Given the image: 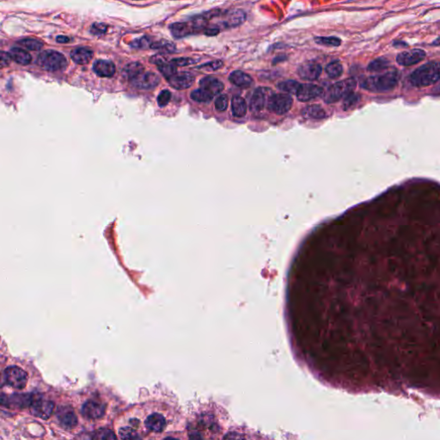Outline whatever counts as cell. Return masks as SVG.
Wrapping results in <instances>:
<instances>
[{"label": "cell", "instance_id": "obj_20", "mask_svg": "<svg viewBox=\"0 0 440 440\" xmlns=\"http://www.w3.org/2000/svg\"><path fill=\"white\" fill-rule=\"evenodd\" d=\"M145 425L150 431L160 433L165 430L166 420L165 417L160 414H152L147 417Z\"/></svg>", "mask_w": 440, "mask_h": 440}, {"label": "cell", "instance_id": "obj_31", "mask_svg": "<svg viewBox=\"0 0 440 440\" xmlns=\"http://www.w3.org/2000/svg\"><path fill=\"white\" fill-rule=\"evenodd\" d=\"M190 97L193 101L198 102V103H210L213 98V96L211 94L206 90H202V89L193 90L190 95Z\"/></svg>", "mask_w": 440, "mask_h": 440}, {"label": "cell", "instance_id": "obj_48", "mask_svg": "<svg viewBox=\"0 0 440 440\" xmlns=\"http://www.w3.org/2000/svg\"><path fill=\"white\" fill-rule=\"evenodd\" d=\"M8 396L3 393H0V405L5 406L7 405Z\"/></svg>", "mask_w": 440, "mask_h": 440}, {"label": "cell", "instance_id": "obj_43", "mask_svg": "<svg viewBox=\"0 0 440 440\" xmlns=\"http://www.w3.org/2000/svg\"><path fill=\"white\" fill-rule=\"evenodd\" d=\"M91 33L94 36H100L104 35L107 31V26L102 22H95L91 27Z\"/></svg>", "mask_w": 440, "mask_h": 440}, {"label": "cell", "instance_id": "obj_3", "mask_svg": "<svg viewBox=\"0 0 440 440\" xmlns=\"http://www.w3.org/2000/svg\"><path fill=\"white\" fill-rule=\"evenodd\" d=\"M440 79V63L430 61L419 66L409 76V81L414 87L424 88L433 85Z\"/></svg>", "mask_w": 440, "mask_h": 440}, {"label": "cell", "instance_id": "obj_26", "mask_svg": "<svg viewBox=\"0 0 440 440\" xmlns=\"http://www.w3.org/2000/svg\"><path fill=\"white\" fill-rule=\"evenodd\" d=\"M302 114H303V115H304L305 118L317 119V120H321V119H324L327 117V114H326L325 110H324L321 106L315 105V104L307 106V107H305L304 110H303Z\"/></svg>", "mask_w": 440, "mask_h": 440}, {"label": "cell", "instance_id": "obj_12", "mask_svg": "<svg viewBox=\"0 0 440 440\" xmlns=\"http://www.w3.org/2000/svg\"><path fill=\"white\" fill-rule=\"evenodd\" d=\"M323 94L324 90L320 86L314 84H300L296 92V96L299 102L305 103L322 97Z\"/></svg>", "mask_w": 440, "mask_h": 440}, {"label": "cell", "instance_id": "obj_23", "mask_svg": "<svg viewBox=\"0 0 440 440\" xmlns=\"http://www.w3.org/2000/svg\"><path fill=\"white\" fill-rule=\"evenodd\" d=\"M247 104L243 97L235 96L231 99L232 115L236 118H243L247 114Z\"/></svg>", "mask_w": 440, "mask_h": 440}, {"label": "cell", "instance_id": "obj_9", "mask_svg": "<svg viewBox=\"0 0 440 440\" xmlns=\"http://www.w3.org/2000/svg\"><path fill=\"white\" fill-rule=\"evenodd\" d=\"M160 78L158 74L151 72H140L133 79L129 80L134 87L141 90H151L156 88L160 83Z\"/></svg>", "mask_w": 440, "mask_h": 440}, {"label": "cell", "instance_id": "obj_24", "mask_svg": "<svg viewBox=\"0 0 440 440\" xmlns=\"http://www.w3.org/2000/svg\"><path fill=\"white\" fill-rule=\"evenodd\" d=\"M10 56L11 60H13L15 62L21 65H27L30 64V62L32 61V56L27 51L18 47L11 48L10 51Z\"/></svg>", "mask_w": 440, "mask_h": 440}, {"label": "cell", "instance_id": "obj_38", "mask_svg": "<svg viewBox=\"0 0 440 440\" xmlns=\"http://www.w3.org/2000/svg\"><path fill=\"white\" fill-rule=\"evenodd\" d=\"M151 43L152 42L150 41V38H148L147 36H144L142 38L134 40L131 44V46L135 48H139V49H147L148 47L150 48Z\"/></svg>", "mask_w": 440, "mask_h": 440}, {"label": "cell", "instance_id": "obj_22", "mask_svg": "<svg viewBox=\"0 0 440 440\" xmlns=\"http://www.w3.org/2000/svg\"><path fill=\"white\" fill-rule=\"evenodd\" d=\"M229 80L234 85L242 88H247L252 84L253 79L251 76L242 72V71H234L229 76Z\"/></svg>", "mask_w": 440, "mask_h": 440}, {"label": "cell", "instance_id": "obj_1", "mask_svg": "<svg viewBox=\"0 0 440 440\" xmlns=\"http://www.w3.org/2000/svg\"><path fill=\"white\" fill-rule=\"evenodd\" d=\"M397 190L323 218L287 266L283 316L308 359L433 353L440 327V208Z\"/></svg>", "mask_w": 440, "mask_h": 440}, {"label": "cell", "instance_id": "obj_28", "mask_svg": "<svg viewBox=\"0 0 440 440\" xmlns=\"http://www.w3.org/2000/svg\"><path fill=\"white\" fill-rule=\"evenodd\" d=\"M390 67V61L384 57H380L372 61L368 65L369 72H383Z\"/></svg>", "mask_w": 440, "mask_h": 440}, {"label": "cell", "instance_id": "obj_42", "mask_svg": "<svg viewBox=\"0 0 440 440\" xmlns=\"http://www.w3.org/2000/svg\"><path fill=\"white\" fill-rule=\"evenodd\" d=\"M194 63H195V61L191 58H177V59H173L171 61V64H174L175 67L176 66H187V65L193 64Z\"/></svg>", "mask_w": 440, "mask_h": 440}, {"label": "cell", "instance_id": "obj_18", "mask_svg": "<svg viewBox=\"0 0 440 440\" xmlns=\"http://www.w3.org/2000/svg\"><path fill=\"white\" fill-rule=\"evenodd\" d=\"M245 20L246 13L242 10L236 9L226 12L223 18V23L227 27H236L243 24Z\"/></svg>", "mask_w": 440, "mask_h": 440}, {"label": "cell", "instance_id": "obj_17", "mask_svg": "<svg viewBox=\"0 0 440 440\" xmlns=\"http://www.w3.org/2000/svg\"><path fill=\"white\" fill-rule=\"evenodd\" d=\"M201 89L208 91L211 94L213 97L218 94L222 92L225 89V84L219 79L211 76L205 77L200 81Z\"/></svg>", "mask_w": 440, "mask_h": 440}, {"label": "cell", "instance_id": "obj_36", "mask_svg": "<svg viewBox=\"0 0 440 440\" xmlns=\"http://www.w3.org/2000/svg\"><path fill=\"white\" fill-rule=\"evenodd\" d=\"M119 434L122 440H137L139 439L136 431L129 426H125L119 430Z\"/></svg>", "mask_w": 440, "mask_h": 440}, {"label": "cell", "instance_id": "obj_47", "mask_svg": "<svg viewBox=\"0 0 440 440\" xmlns=\"http://www.w3.org/2000/svg\"><path fill=\"white\" fill-rule=\"evenodd\" d=\"M219 33V29H208L205 31V34L207 36H213L218 35Z\"/></svg>", "mask_w": 440, "mask_h": 440}, {"label": "cell", "instance_id": "obj_19", "mask_svg": "<svg viewBox=\"0 0 440 440\" xmlns=\"http://www.w3.org/2000/svg\"><path fill=\"white\" fill-rule=\"evenodd\" d=\"M93 70L99 77L109 78L115 73V65L111 61L99 60L94 63Z\"/></svg>", "mask_w": 440, "mask_h": 440}, {"label": "cell", "instance_id": "obj_44", "mask_svg": "<svg viewBox=\"0 0 440 440\" xmlns=\"http://www.w3.org/2000/svg\"><path fill=\"white\" fill-rule=\"evenodd\" d=\"M11 58L10 54L4 51H0V69L4 68L11 64Z\"/></svg>", "mask_w": 440, "mask_h": 440}, {"label": "cell", "instance_id": "obj_37", "mask_svg": "<svg viewBox=\"0 0 440 440\" xmlns=\"http://www.w3.org/2000/svg\"><path fill=\"white\" fill-rule=\"evenodd\" d=\"M158 66L162 74L168 79L169 78H171L172 76L175 75V73H176V67L174 64H168L167 62H164V63H162L161 64H159Z\"/></svg>", "mask_w": 440, "mask_h": 440}, {"label": "cell", "instance_id": "obj_13", "mask_svg": "<svg viewBox=\"0 0 440 440\" xmlns=\"http://www.w3.org/2000/svg\"><path fill=\"white\" fill-rule=\"evenodd\" d=\"M426 55V52L419 48L403 51L397 56V62L402 66H410L425 60Z\"/></svg>", "mask_w": 440, "mask_h": 440}, {"label": "cell", "instance_id": "obj_33", "mask_svg": "<svg viewBox=\"0 0 440 440\" xmlns=\"http://www.w3.org/2000/svg\"><path fill=\"white\" fill-rule=\"evenodd\" d=\"M359 100H360V96L358 94L355 93V92L348 94L347 96L344 97V110L347 111L349 109H352L353 107H355L359 103Z\"/></svg>", "mask_w": 440, "mask_h": 440}, {"label": "cell", "instance_id": "obj_15", "mask_svg": "<svg viewBox=\"0 0 440 440\" xmlns=\"http://www.w3.org/2000/svg\"><path fill=\"white\" fill-rule=\"evenodd\" d=\"M105 405L96 401H86L82 407V415L88 419H100L105 414Z\"/></svg>", "mask_w": 440, "mask_h": 440}, {"label": "cell", "instance_id": "obj_27", "mask_svg": "<svg viewBox=\"0 0 440 440\" xmlns=\"http://www.w3.org/2000/svg\"><path fill=\"white\" fill-rule=\"evenodd\" d=\"M327 75L331 79H338L343 74V66L340 61H333L326 66Z\"/></svg>", "mask_w": 440, "mask_h": 440}, {"label": "cell", "instance_id": "obj_45", "mask_svg": "<svg viewBox=\"0 0 440 440\" xmlns=\"http://www.w3.org/2000/svg\"><path fill=\"white\" fill-rule=\"evenodd\" d=\"M223 440H247L245 439V437L243 435V434H241L239 433H236V432H230V433H228L227 434L225 435V437L223 438Z\"/></svg>", "mask_w": 440, "mask_h": 440}, {"label": "cell", "instance_id": "obj_25", "mask_svg": "<svg viewBox=\"0 0 440 440\" xmlns=\"http://www.w3.org/2000/svg\"><path fill=\"white\" fill-rule=\"evenodd\" d=\"M193 28L190 27L187 22H175L169 26V30L171 32L172 36L175 38H183L189 36L192 33Z\"/></svg>", "mask_w": 440, "mask_h": 440}, {"label": "cell", "instance_id": "obj_21", "mask_svg": "<svg viewBox=\"0 0 440 440\" xmlns=\"http://www.w3.org/2000/svg\"><path fill=\"white\" fill-rule=\"evenodd\" d=\"M71 58L77 64H88L93 58V52L88 47H79L72 51Z\"/></svg>", "mask_w": 440, "mask_h": 440}, {"label": "cell", "instance_id": "obj_39", "mask_svg": "<svg viewBox=\"0 0 440 440\" xmlns=\"http://www.w3.org/2000/svg\"><path fill=\"white\" fill-rule=\"evenodd\" d=\"M228 107V98L226 95H221L215 101V108L219 112L226 111Z\"/></svg>", "mask_w": 440, "mask_h": 440}, {"label": "cell", "instance_id": "obj_32", "mask_svg": "<svg viewBox=\"0 0 440 440\" xmlns=\"http://www.w3.org/2000/svg\"><path fill=\"white\" fill-rule=\"evenodd\" d=\"M314 40L316 44L325 46V47H339L341 43L340 39L335 37V36H329V37L318 36V37H315Z\"/></svg>", "mask_w": 440, "mask_h": 440}, {"label": "cell", "instance_id": "obj_2", "mask_svg": "<svg viewBox=\"0 0 440 440\" xmlns=\"http://www.w3.org/2000/svg\"><path fill=\"white\" fill-rule=\"evenodd\" d=\"M399 79V72L397 70H393L365 78L362 80L360 85L371 92L384 93L393 90L398 85Z\"/></svg>", "mask_w": 440, "mask_h": 440}, {"label": "cell", "instance_id": "obj_35", "mask_svg": "<svg viewBox=\"0 0 440 440\" xmlns=\"http://www.w3.org/2000/svg\"><path fill=\"white\" fill-rule=\"evenodd\" d=\"M18 43L29 50L38 51L43 47V43L36 39L21 40Z\"/></svg>", "mask_w": 440, "mask_h": 440}, {"label": "cell", "instance_id": "obj_50", "mask_svg": "<svg viewBox=\"0 0 440 440\" xmlns=\"http://www.w3.org/2000/svg\"><path fill=\"white\" fill-rule=\"evenodd\" d=\"M164 440H177V439H175V438H171V437H168V438H165Z\"/></svg>", "mask_w": 440, "mask_h": 440}, {"label": "cell", "instance_id": "obj_10", "mask_svg": "<svg viewBox=\"0 0 440 440\" xmlns=\"http://www.w3.org/2000/svg\"><path fill=\"white\" fill-rule=\"evenodd\" d=\"M273 92L269 88H257L254 90L253 96L251 97V111L253 113H259L261 112L265 107L268 108V104L270 97Z\"/></svg>", "mask_w": 440, "mask_h": 440}, {"label": "cell", "instance_id": "obj_41", "mask_svg": "<svg viewBox=\"0 0 440 440\" xmlns=\"http://www.w3.org/2000/svg\"><path fill=\"white\" fill-rule=\"evenodd\" d=\"M223 65V62L221 61H211L208 62L204 64H201V66H199L198 68H202L204 71H216L218 68H220Z\"/></svg>", "mask_w": 440, "mask_h": 440}, {"label": "cell", "instance_id": "obj_16", "mask_svg": "<svg viewBox=\"0 0 440 440\" xmlns=\"http://www.w3.org/2000/svg\"><path fill=\"white\" fill-rule=\"evenodd\" d=\"M169 84L176 90H186L193 85L194 77L189 72H183L175 73L168 79Z\"/></svg>", "mask_w": 440, "mask_h": 440}, {"label": "cell", "instance_id": "obj_4", "mask_svg": "<svg viewBox=\"0 0 440 440\" xmlns=\"http://www.w3.org/2000/svg\"><path fill=\"white\" fill-rule=\"evenodd\" d=\"M357 82L354 79H347L335 83L329 87L323 94V100L326 104H335L348 94L355 92Z\"/></svg>", "mask_w": 440, "mask_h": 440}, {"label": "cell", "instance_id": "obj_29", "mask_svg": "<svg viewBox=\"0 0 440 440\" xmlns=\"http://www.w3.org/2000/svg\"><path fill=\"white\" fill-rule=\"evenodd\" d=\"M300 85L299 83L295 81V80H287V81H283L277 84V89L281 90L285 94H296L298 87Z\"/></svg>", "mask_w": 440, "mask_h": 440}, {"label": "cell", "instance_id": "obj_6", "mask_svg": "<svg viewBox=\"0 0 440 440\" xmlns=\"http://www.w3.org/2000/svg\"><path fill=\"white\" fill-rule=\"evenodd\" d=\"M29 410L33 415L42 419H47L53 415L54 403L53 401L45 399L38 394H32L31 401L29 403Z\"/></svg>", "mask_w": 440, "mask_h": 440}, {"label": "cell", "instance_id": "obj_5", "mask_svg": "<svg viewBox=\"0 0 440 440\" xmlns=\"http://www.w3.org/2000/svg\"><path fill=\"white\" fill-rule=\"evenodd\" d=\"M37 63L47 71H62L67 67L68 62L64 55L54 50L43 51L37 58Z\"/></svg>", "mask_w": 440, "mask_h": 440}, {"label": "cell", "instance_id": "obj_8", "mask_svg": "<svg viewBox=\"0 0 440 440\" xmlns=\"http://www.w3.org/2000/svg\"><path fill=\"white\" fill-rule=\"evenodd\" d=\"M4 379L9 386L22 390L28 383V374L18 366H9L4 370Z\"/></svg>", "mask_w": 440, "mask_h": 440}, {"label": "cell", "instance_id": "obj_14", "mask_svg": "<svg viewBox=\"0 0 440 440\" xmlns=\"http://www.w3.org/2000/svg\"><path fill=\"white\" fill-rule=\"evenodd\" d=\"M322 72L321 64L316 62H305L297 68V74L300 79L306 81H314L318 79Z\"/></svg>", "mask_w": 440, "mask_h": 440}, {"label": "cell", "instance_id": "obj_7", "mask_svg": "<svg viewBox=\"0 0 440 440\" xmlns=\"http://www.w3.org/2000/svg\"><path fill=\"white\" fill-rule=\"evenodd\" d=\"M293 104L291 95L285 93L272 94L268 104V110L278 115H282L290 111Z\"/></svg>", "mask_w": 440, "mask_h": 440}, {"label": "cell", "instance_id": "obj_30", "mask_svg": "<svg viewBox=\"0 0 440 440\" xmlns=\"http://www.w3.org/2000/svg\"><path fill=\"white\" fill-rule=\"evenodd\" d=\"M143 64H140L139 62H133L127 64L124 68V75L126 77V79L128 80L133 79L135 76L140 74V72H144Z\"/></svg>", "mask_w": 440, "mask_h": 440}, {"label": "cell", "instance_id": "obj_49", "mask_svg": "<svg viewBox=\"0 0 440 440\" xmlns=\"http://www.w3.org/2000/svg\"><path fill=\"white\" fill-rule=\"evenodd\" d=\"M69 37L65 36H60L57 37V42L60 43H67L69 42Z\"/></svg>", "mask_w": 440, "mask_h": 440}, {"label": "cell", "instance_id": "obj_34", "mask_svg": "<svg viewBox=\"0 0 440 440\" xmlns=\"http://www.w3.org/2000/svg\"><path fill=\"white\" fill-rule=\"evenodd\" d=\"M92 440H117V438L112 430L103 428L95 432Z\"/></svg>", "mask_w": 440, "mask_h": 440}, {"label": "cell", "instance_id": "obj_11", "mask_svg": "<svg viewBox=\"0 0 440 440\" xmlns=\"http://www.w3.org/2000/svg\"><path fill=\"white\" fill-rule=\"evenodd\" d=\"M56 417L61 427L71 430L78 425V417L71 406H61L56 412Z\"/></svg>", "mask_w": 440, "mask_h": 440}, {"label": "cell", "instance_id": "obj_40", "mask_svg": "<svg viewBox=\"0 0 440 440\" xmlns=\"http://www.w3.org/2000/svg\"><path fill=\"white\" fill-rule=\"evenodd\" d=\"M171 99V92L168 90H163L158 95V104L159 107H165Z\"/></svg>", "mask_w": 440, "mask_h": 440}, {"label": "cell", "instance_id": "obj_46", "mask_svg": "<svg viewBox=\"0 0 440 440\" xmlns=\"http://www.w3.org/2000/svg\"><path fill=\"white\" fill-rule=\"evenodd\" d=\"M189 440H203V438L201 436L200 433H198L196 431H192L189 433Z\"/></svg>", "mask_w": 440, "mask_h": 440}]
</instances>
